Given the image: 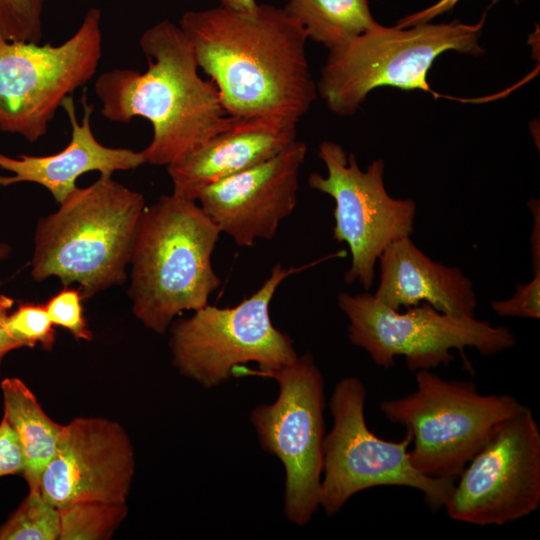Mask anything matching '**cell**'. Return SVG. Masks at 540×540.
Wrapping results in <instances>:
<instances>
[{
	"label": "cell",
	"instance_id": "obj_1",
	"mask_svg": "<svg viewBox=\"0 0 540 540\" xmlns=\"http://www.w3.org/2000/svg\"><path fill=\"white\" fill-rule=\"evenodd\" d=\"M178 25L229 115L299 122L316 100L307 32L283 7L189 10Z\"/></svg>",
	"mask_w": 540,
	"mask_h": 540
},
{
	"label": "cell",
	"instance_id": "obj_2",
	"mask_svg": "<svg viewBox=\"0 0 540 540\" xmlns=\"http://www.w3.org/2000/svg\"><path fill=\"white\" fill-rule=\"evenodd\" d=\"M147 69L114 68L95 82L101 114L129 123L147 119L153 137L143 149L145 163L169 166L230 128L229 115L213 81L199 75L192 47L178 24L161 20L140 37Z\"/></svg>",
	"mask_w": 540,
	"mask_h": 540
},
{
	"label": "cell",
	"instance_id": "obj_3",
	"mask_svg": "<svg viewBox=\"0 0 540 540\" xmlns=\"http://www.w3.org/2000/svg\"><path fill=\"white\" fill-rule=\"evenodd\" d=\"M220 230L197 200L171 193L146 206L129 265L132 312L163 334L184 311L206 306L221 279L212 266Z\"/></svg>",
	"mask_w": 540,
	"mask_h": 540
},
{
	"label": "cell",
	"instance_id": "obj_4",
	"mask_svg": "<svg viewBox=\"0 0 540 540\" xmlns=\"http://www.w3.org/2000/svg\"><path fill=\"white\" fill-rule=\"evenodd\" d=\"M42 217L34 233L31 275L78 284L83 299L127 279L132 244L145 209L143 194L100 175Z\"/></svg>",
	"mask_w": 540,
	"mask_h": 540
},
{
	"label": "cell",
	"instance_id": "obj_5",
	"mask_svg": "<svg viewBox=\"0 0 540 540\" xmlns=\"http://www.w3.org/2000/svg\"><path fill=\"white\" fill-rule=\"evenodd\" d=\"M486 12L475 24L418 23L386 27L377 23L353 40L329 50L317 94L342 117L354 115L367 95L382 86L433 93L427 75L438 56L448 51L480 56Z\"/></svg>",
	"mask_w": 540,
	"mask_h": 540
},
{
	"label": "cell",
	"instance_id": "obj_6",
	"mask_svg": "<svg viewBox=\"0 0 540 540\" xmlns=\"http://www.w3.org/2000/svg\"><path fill=\"white\" fill-rule=\"evenodd\" d=\"M416 389L383 400L380 410L412 435L409 457L422 474L456 479L504 420L524 406L510 394H481L471 381L416 371Z\"/></svg>",
	"mask_w": 540,
	"mask_h": 540
},
{
	"label": "cell",
	"instance_id": "obj_7",
	"mask_svg": "<svg viewBox=\"0 0 540 540\" xmlns=\"http://www.w3.org/2000/svg\"><path fill=\"white\" fill-rule=\"evenodd\" d=\"M308 266L284 268L276 263L260 288L236 306L207 304L176 321L169 340L174 367L204 388H213L248 362L260 370L292 363L298 357L293 341L272 323L270 304L280 284Z\"/></svg>",
	"mask_w": 540,
	"mask_h": 540
},
{
	"label": "cell",
	"instance_id": "obj_8",
	"mask_svg": "<svg viewBox=\"0 0 540 540\" xmlns=\"http://www.w3.org/2000/svg\"><path fill=\"white\" fill-rule=\"evenodd\" d=\"M366 388L357 377H345L330 398L333 426L324 438L319 506L331 516L356 493L377 486L419 490L431 510L444 508L454 488L451 478H433L411 463L412 435L400 441L375 435L365 421Z\"/></svg>",
	"mask_w": 540,
	"mask_h": 540
},
{
	"label": "cell",
	"instance_id": "obj_9",
	"mask_svg": "<svg viewBox=\"0 0 540 540\" xmlns=\"http://www.w3.org/2000/svg\"><path fill=\"white\" fill-rule=\"evenodd\" d=\"M232 375L268 377L278 384L277 399L253 409L250 421L261 448L284 466V514L302 527L319 507L325 438L323 375L310 353L276 370L240 365Z\"/></svg>",
	"mask_w": 540,
	"mask_h": 540
},
{
	"label": "cell",
	"instance_id": "obj_10",
	"mask_svg": "<svg viewBox=\"0 0 540 540\" xmlns=\"http://www.w3.org/2000/svg\"><path fill=\"white\" fill-rule=\"evenodd\" d=\"M338 306L349 320L348 338L364 349L372 361L388 369L396 356H404L411 371L430 370L453 361L457 349L465 364L466 347L482 356L494 355L516 344L513 333L476 317H458L438 311L428 303L404 312L378 302L369 292H341Z\"/></svg>",
	"mask_w": 540,
	"mask_h": 540
},
{
	"label": "cell",
	"instance_id": "obj_11",
	"mask_svg": "<svg viewBox=\"0 0 540 540\" xmlns=\"http://www.w3.org/2000/svg\"><path fill=\"white\" fill-rule=\"evenodd\" d=\"M101 57V11L94 7L57 46L0 35V131L37 142L63 100L93 78Z\"/></svg>",
	"mask_w": 540,
	"mask_h": 540
},
{
	"label": "cell",
	"instance_id": "obj_12",
	"mask_svg": "<svg viewBox=\"0 0 540 540\" xmlns=\"http://www.w3.org/2000/svg\"><path fill=\"white\" fill-rule=\"evenodd\" d=\"M318 156L327 175L311 173L308 185L335 202L333 237L337 242H345L351 253V266L344 280L349 284L358 281L368 291L384 249L413 233L416 204L412 199L388 194L383 159L373 160L363 171L355 155L333 141H323Z\"/></svg>",
	"mask_w": 540,
	"mask_h": 540
},
{
	"label": "cell",
	"instance_id": "obj_13",
	"mask_svg": "<svg viewBox=\"0 0 540 540\" xmlns=\"http://www.w3.org/2000/svg\"><path fill=\"white\" fill-rule=\"evenodd\" d=\"M455 480L444 508L459 522L502 526L540 506V430L525 407L501 422Z\"/></svg>",
	"mask_w": 540,
	"mask_h": 540
},
{
	"label": "cell",
	"instance_id": "obj_14",
	"mask_svg": "<svg viewBox=\"0 0 540 540\" xmlns=\"http://www.w3.org/2000/svg\"><path fill=\"white\" fill-rule=\"evenodd\" d=\"M134 471L132 443L119 423L77 417L63 425L39 491L58 509L81 501L126 503Z\"/></svg>",
	"mask_w": 540,
	"mask_h": 540
},
{
	"label": "cell",
	"instance_id": "obj_15",
	"mask_svg": "<svg viewBox=\"0 0 540 540\" xmlns=\"http://www.w3.org/2000/svg\"><path fill=\"white\" fill-rule=\"evenodd\" d=\"M307 152L295 140L270 159L204 188L197 202L241 247L271 240L296 207L298 177Z\"/></svg>",
	"mask_w": 540,
	"mask_h": 540
},
{
	"label": "cell",
	"instance_id": "obj_16",
	"mask_svg": "<svg viewBox=\"0 0 540 540\" xmlns=\"http://www.w3.org/2000/svg\"><path fill=\"white\" fill-rule=\"evenodd\" d=\"M298 122L277 117L238 118L227 130L167 166L172 193L197 200L207 186L264 162L296 139Z\"/></svg>",
	"mask_w": 540,
	"mask_h": 540
},
{
	"label": "cell",
	"instance_id": "obj_17",
	"mask_svg": "<svg viewBox=\"0 0 540 540\" xmlns=\"http://www.w3.org/2000/svg\"><path fill=\"white\" fill-rule=\"evenodd\" d=\"M81 104V122L76 117L72 95L66 97L61 104L71 125V139L60 152L19 157L0 153V168L13 174L0 176V185L36 183L47 189L55 201L60 203L77 188L76 180L85 173L98 171L101 175L112 176L115 171L136 169L145 164L141 151L101 144L91 128L94 105L88 102L85 93L81 97Z\"/></svg>",
	"mask_w": 540,
	"mask_h": 540
},
{
	"label": "cell",
	"instance_id": "obj_18",
	"mask_svg": "<svg viewBox=\"0 0 540 540\" xmlns=\"http://www.w3.org/2000/svg\"><path fill=\"white\" fill-rule=\"evenodd\" d=\"M378 261L380 281L373 296L381 304L400 310L428 303L453 316H475L472 281L459 268L431 260L410 236L390 243Z\"/></svg>",
	"mask_w": 540,
	"mask_h": 540
},
{
	"label": "cell",
	"instance_id": "obj_19",
	"mask_svg": "<svg viewBox=\"0 0 540 540\" xmlns=\"http://www.w3.org/2000/svg\"><path fill=\"white\" fill-rule=\"evenodd\" d=\"M4 416L16 433L24 456L29 491L39 490L42 473L55 454L63 425L43 411L37 398L18 378L1 383Z\"/></svg>",
	"mask_w": 540,
	"mask_h": 540
},
{
	"label": "cell",
	"instance_id": "obj_20",
	"mask_svg": "<svg viewBox=\"0 0 540 540\" xmlns=\"http://www.w3.org/2000/svg\"><path fill=\"white\" fill-rule=\"evenodd\" d=\"M306 30L308 38L328 50L374 27L369 0H288L283 7Z\"/></svg>",
	"mask_w": 540,
	"mask_h": 540
},
{
	"label": "cell",
	"instance_id": "obj_21",
	"mask_svg": "<svg viewBox=\"0 0 540 540\" xmlns=\"http://www.w3.org/2000/svg\"><path fill=\"white\" fill-rule=\"evenodd\" d=\"M59 511V540L109 539L127 514L126 503L101 501H81Z\"/></svg>",
	"mask_w": 540,
	"mask_h": 540
},
{
	"label": "cell",
	"instance_id": "obj_22",
	"mask_svg": "<svg viewBox=\"0 0 540 540\" xmlns=\"http://www.w3.org/2000/svg\"><path fill=\"white\" fill-rule=\"evenodd\" d=\"M60 511L39 490L29 491L0 527V540H59Z\"/></svg>",
	"mask_w": 540,
	"mask_h": 540
},
{
	"label": "cell",
	"instance_id": "obj_23",
	"mask_svg": "<svg viewBox=\"0 0 540 540\" xmlns=\"http://www.w3.org/2000/svg\"><path fill=\"white\" fill-rule=\"evenodd\" d=\"M45 0H0V35L16 42L40 43Z\"/></svg>",
	"mask_w": 540,
	"mask_h": 540
},
{
	"label": "cell",
	"instance_id": "obj_24",
	"mask_svg": "<svg viewBox=\"0 0 540 540\" xmlns=\"http://www.w3.org/2000/svg\"><path fill=\"white\" fill-rule=\"evenodd\" d=\"M10 336L22 347L40 344L50 350L55 342L54 325L44 304L22 303L6 318Z\"/></svg>",
	"mask_w": 540,
	"mask_h": 540
},
{
	"label": "cell",
	"instance_id": "obj_25",
	"mask_svg": "<svg viewBox=\"0 0 540 540\" xmlns=\"http://www.w3.org/2000/svg\"><path fill=\"white\" fill-rule=\"evenodd\" d=\"M82 300L79 289L64 286L44 305L54 326L68 330L76 339L90 340L92 333L83 314Z\"/></svg>",
	"mask_w": 540,
	"mask_h": 540
},
{
	"label": "cell",
	"instance_id": "obj_26",
	"mask_svg": "<svg viewBox=\"0 0 540 540\" xmlns=\"http://www.w3.org/2000/svg\"><path fill=\"white\" fill-rule=\"evenodd\" d=\"M492 310L502 317L540 318V272L526 284H517L515 294L506 300L491 302Z\"/></svg>",
	"mask_w": 540,
	"mask_h": 540
},
{
	"label": "cell",
	"instance_id": "obj_27",
	"mask_svg": "<svg viewBox=\"0 0 540 540\" xmlns=\"http://www.w3.org/2000/svg\"><path fill=\"white\" fill-rule=\"evenodd\" d=\"M24 456L18 437L5 418L0 422V477L22 473Z\"/></svg>",
	"mask_w": 540,
	"mask_h": 540
},
{
	"label": "cell",
	"instance_id": "obj_28",
	"mask_svg": "<svg viewBox=\"0 0 540 540\" xmlns=\"http://www.w3.org/2000/svg\"><path fill=\"white\" fill-rule=\"evenodd\" d=\"M459 0H439L435 4L419 12L412 13L400 19L397 23L399 27H409L418 23H426L436 16L453 8Z\"/></svg>",
	"mask_w": 540,
	"mask_h": 540
},
{
	"label": "cell",
	"instance_id": "obj_29",
	"mask_svg": "<svg viewBox=\"0 0 540 540\" xmlns=\"http://www.w3.org/2000/svg\"><path fill=\"white\" fill-rule=\"evenodd\" d=\"M14 300L6 295H0V358L19 347H21L8 333L6 328V318L12 308Z\"/></svg>",
	"mask_w": 540,
	"mask_h": 540
},
{
	"label": "cell",
	"instance_id": "obj_30",
	"mask_svg": "<svg viewBox=\"0 0 540 540\" xmlns=\"http://www.w3.org/2000/svg\"><path fill=\"white\" fill-rule=\"evenodd\" d=\"M533 205L529 202V207L532 210L534 217V227L531 235V252H532V264L534 273L540 272V220H539V203L536 200H532Z\"/></svg>",
	"mask_w": 540,
	"mask_h": 540
},
{
	"label": "cell",
	"instance_id": "obj_31",
	"mask_svg": "<svg viewBox=\"0 0 540 540\" xmlns=\"http://www.w3.org/2000/svg\"><path fill=\"white\" fill-rule=\"evenodd\" d=\"M219 2L222 7L238 11H249L258 5L256 0H219Z\"/></svg>",
	"mask_w": 540,
	"mask_h": 540
},
{
	"label": "cell",
	"instance_id": "obj_32",
	"mask_svg": "<svg viewBox=\"0 0 540 540\" xmlns=\"http://www.w3.org/2000/svg\"><path fill=\"white\" fill-rule=\"evenodd\" d=\"M10 251H11V247L9 245L0 243V260H3L6 257H8ZM0 285H1V281H0Z\"/></svg>",
	"mask_w": 540,
	"mask_h": 540
},
{
	"label": "cell",
	"instance_id": "obj_33",
	"mask_svg": "<svg viewBox=\"0 0 540 540\" xmlns=\"http://www.w3.org/2000/svg\"><path fill=\"white\" fill-rule=\"evenodd\" d=\"M2 358H0V364H1Z\"/></svg>",
	"mask_w": 540,
	"mask_h": 540
}]
</instances>
